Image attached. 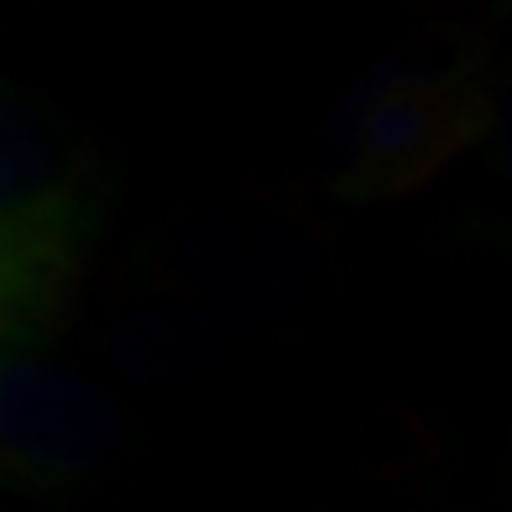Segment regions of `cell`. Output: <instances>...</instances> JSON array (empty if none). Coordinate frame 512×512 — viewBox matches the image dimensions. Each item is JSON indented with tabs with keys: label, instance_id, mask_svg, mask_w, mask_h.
Listing matches in <instances>:
<instances>
[{
	"label": "cell",
	"instance_id": "6da1fadb",
	"mask_svg": "<svg viewBox=\"0 0 512 512\" xmlns=\"http://www.w3.org/2000/svg\"><path fill=\"white\" fill-rule=\"evenodd\" d=\"M502 63L481 27H434L356 74L314 131V178L345 204L424 189L460 152L486 147Z\"/></svg>",
	"mask_w": 512,
	"mask_h": 512
},
{
	"label": "cell",
	"instance_id": "7a4b0ae2",
	"mask_svg": "<svg viewBox=\"0 0 512 512\" xmlns=\"http://www.w3.org/2000/svg\"><path fill=\"white\" fill-rule=\"evenodd\" d=\"M110 215L105 162L48 105L6 89L0 105V335L37 356L79 304Z\"/></svg>",
	"mask_w": 512,
	"mask_h": 512
},
{
	"label": "cell",
	"instance_id": "3957f363",
	"mask_svg": "<svg viewBox=\"0 0 512 512\" xmlns=\"http://www.w3.org/2000/svg\"><path fill=\"white\" fill-rule=\"evenodd\" d=\"M131 424L121 403L48 356L0 361V465L6 486L63 502L121 460Z\"/></svg>",
	"mask_w": 512,
	"mask_h": 512
},
{
	"label": "cell",
	"instance_id": "277c9868",
	"mask_svg": "<svg viewBox=\"0 0 512 512\" xmlns=\"http://www.w3.org/2000/svg\"><path fill=\"white\" fill-rule=\"evenodd\" d=\"M173 256L162 272V288L183 293L189 304L230 319H272L304 304L319 251L309 225L272 215H251L241 204L204 209L173 230Z\"/></svg>",
	"mask_w": 512,
	"mask_h": 512
},
{
	"label": "cell",
	"instance_id": "5b68a950",
	"mask_svg": "<svg viewBox=\"0 0 512 512\" xmlns=\"http://www.w3.org/2000/svg\"><path fill=\"white\" fill-rule=\"evenodd\" d=\"M225 351H230V324L220 314L189 304L173 288L126 309L121 324H115V340H110V361L142 387L194 382Z\"/></svg>",
	"mask_w": 512,
	"mask_h": 512
},
{
	"label": "cell",
	"instance_id": "8992f818",
	"mask_svg": "<svg viewBox=\"0 0 512 512\" xmlns=\"http://www.w3.org/2000/svg\"><path fill=\"white\" fill-rule=\"evenodd\" d=\"M486 152H492L497 178L512 189V58L502 63V84H497V121H492V136H486Z\"/></svg>",
	"mask_w": 512,
	"mask_h": 512
}]
</instances>
